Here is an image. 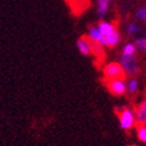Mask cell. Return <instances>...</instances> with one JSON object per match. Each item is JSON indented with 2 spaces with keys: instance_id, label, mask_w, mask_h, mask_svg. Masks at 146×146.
Segmentation results:
<instances>
[{
  "instance_id": "cell-1",
  "label": "cell",
  "mask_w": 146,
  "mask_h": 146,
  "mask_svg": "<svg viewBox=\"0 0 146 146\" xmlns=\"http://www.w3.org/2000/svg\"><path fill=\"white\" fill-rule=\"evenodd\" d=\"M117 115H118L120 127L123 130H131L136 125V121H137L136 115L132 110H130V109H127V108L117 109Z\"/></svg>"
},
{
  "instance_id": "cell-2",
  "label": "cell",
  "mask_w": 146,
  "mask_h": 146,
  "mask_svg": "<svg viewBox=\"0 0 146 146\" xmlns=\"http://www.w3.org/2000/svg\"><path fill=\"white\" fill-rule=\"evenodd\" d=\"M120 64L125 74L129 76H136L139 72V66L136 55H123L120 58Z\"/></svg>"
},
{
  "instance_id": "cell-3",
  "label": "cell",
  "mask_w": 146,
  "mask_h": 146,
  "mask_svg": "<svg viewBox=\"0 0 146 146\" xmlns=\"http://www.w3.org/2000/svg\"><path fill=\"white\" fill-rule=\"evenodd\" d=\"M104 77L106 80H115V78H124L125 80V71L121 67L120 63H116V62H111V63H108L104 69Z\"/></svg>"
},
{
  "instance_id": "cell-4",
  "label": "cell",
  "mask_w": 146,
  "mask_h": 146,
  "mask_svg": "<svg viewBox=\"0 0 146 146\" xmlns=\"http://www.w3.org/2000/svg\"><path fill=\"white\" fill-rule=\"evenodd\" d=\"M106 88L115 96H123L127 91V83L124 78L106 80Z\"/></svg>"
},
{
  "instance_id": "cell-5",
  "label": "cell",
  "mask_w": 146,
  "mask_h": 146,
  "mask_svg": "<svg viewBox=\"0 0 146 146\" xmlns=\"http://www.w3.org/2000/svg\"><path fill=\"white\" fill-rule=\"evenodd\" d=\"M77 48L78 50L82 55H90L92 54L91 53V41L90 39L86 38V36H82V38H80L77 40Z\"/></svg>"
},
{
  "instance_id": "cell-6",
  "label": "cell",
  "mask_w": 146,
  "mask_h": 146,
  "mask_svg": "<svg viewBox=\"0 0 146 146\" xmlns=\"http://www.w3.org/2000/svg\"><path fill=\"white\" fill-rule=\"evenodd\" d=\"M89 39L91 41H95V42H98L103 46H105V38L103 36V34L101 33V31L98 29V27H95V26H90L89 27Z\"/></svg>"
},
{
  "instance_id": "cell-7",
  "label": "cell",
  "mask_w": 146,
  "mask_h": 146,
  "mask_svg": "<svg viewBox=\"0 0 146 146\" xmlns=\"http://www.w3.org/2000/svg\"><path fill=\"white\" fill-rule=\"evenodd\" d=\"M98 29L101 31V33L103 34L104 38H108L109 35H111L112 33H115L117 29H116V26L111 22H108V21H101L98 23Z\"/></svg>"
},
{
  "instance_id": "cell-8",
  "label": "cell",
  "mask_w": 146,
  "mask_h": 146,
  "mask_svg": "<svg viewBox=\"0 0 146 146\" xmlns=\"http://www.w3.org/2000/svg\"><path fill=\"white\" fill-rule=\"evenodd\" d=\"M110 1L111 0H97V4H98V7H97V14H98L100 18H103L106 14L109 6H110Z\"/></svg>"
},
{
  "instance_id": "cell-9",
  "label": "cell",
  "mask_w": 146,
  "mask_h": 146,
  "mask_svg": "<svg viewBox=\"0 0 146 146\" xmlns=\"http://www.w3.org/2000/svg\"><path fill=\"white\" fill-rule=\"evenodd\" d=\"M119 41H120V35H119L118 31H116V32L112 33L111 35H109L108 38H105V46L112 48V47L117 46Z\"/></svg>"
},
{
  "instance_id": "cell-10",
  "label": "cell",
  "mask_w": 146,
  "mask_h": 146,
  "mask_svg": "<svg viewBox=\"0 0 146 146\" xmlns=\"http://www.w3.org/2000/svg\"><path fill=\"white\" fill-rule=\"evenodd\" d=\"M138 87H139V84H138V81L136 78H131L129 82H127V92L133 95V94H136L137 90H138Z\"/></svg>"
},
{
  "instance_id": "cell-11",
  "label": "cell",
  "mask_w": 146,
  "mask_h": 146,
  "mask_svg": "<svg viewBox=\"0 0 146 146\" xmlns=\"http://www.w3.org/2000/svg\"><path fill=\"white\" fill-rule=\"evenodd\" d=\"M137 46L133 43H126L123 48V55H136Z\"/></svg>"
},
{
  "instance_id": "cell-12",
  "label": "cell",
  "mask_w": 146,
  "mask_h": 146,
  "mask_svg": "<svg viewBox=\"0 0 146 146\" xmlns=\"http://www.w3.org/2000/svg\"><path fill=\"white\" fill-rule=\"evenodd\" d=\"M137 136H138L140 141L146 143V126L144 124H140L137 127Z\"/></svg>"
},
{
  "instance_id": "cell-13",
  "label": "cell",
  "mask_w": 146,
  "mask_h": 146,
  "mask_svg": "<svg viewBox=\"0 0 146 146\" xmlns=\"http://www.w3.org/2000/svg\"><path fill=\"white\" fill-rule=\"evenodd\" d=\"M136 17H137L138 20L144 21V22L146 23V8H145V7L138 8L137 12H136Z\"/></svg>"
},
{
  "instance_id": "cell-14",
  "label": "cell",
  "mask_w": 146,
  "mask_h": 146,
  "mask_svg": "<svg viewBox=\"0 0 146 146\" xmlns=\"http://www.w3.org/2000/svg\"><path fill=\"white\" fill-rule=\"evenodd\" d=\"M136 46H137L138 49H140L141 52L146 53V38L137 39V41H136Z\"/></svg>"
},
{
  "instance_id": "cell-15",
  "label": "cell",
  "mask_w": 146,
  "mask_h": 146,
  "mask_svg": "<svg viewBox=\"0 0 146 146\" xmlns=\"http://www.w3.org/2000/svg\"><path fill=\"white\" fill-rule=\"evenodd\" d=\"M138 31H139V27L136 25L135 22L130 23V25L127 26V33H129V34H131V35H133V34L138 33Z\"/></svg>"
},
{
  "instance_id": "cell-16",
  "label": "cell",
  "mask_w": 146,
  "mask_h": 146,
  "mask_svg": "<svg viewBox=\"0 0 146 146\" xmlns=\"http://www.w3.org/2000/svg\"><path fill=\"white\" fill-rule=\"evenodd\" d=\"M140 105H141V108L144 109V111H145V115H146V101H145V102H143V103H141Z\"/></svg>"
},
{
  "instance_id": "cell-17",
  "label": "cell",
  "mask_w": 146,
  "mask_h": 146,
  "mask_svg": "<svg viewBox=\"0 0 146 146\" xmlns=\"http://www.w3.org/2000/svg\"><path fill=\"white\" fill-rule=\"evenodd\" d=\"M68 3H71V4H74V3H76V1H78V0H67Z\"/></svg>"
},
{
  "instance_id": "cell-18",
  "label": "cell",
  "mask_w": 146,
  "mask_h": 146,
  "mask_svg": "<svg viewBox=\"0 0 146 146\" xmlns=\"http://www.w3.org/2000/svg\"><path fill=\"white\" fill-rule=\"evenodd\" d=\"M131 146H138V145H131Z\"/></svg>"
}]
</instances>
